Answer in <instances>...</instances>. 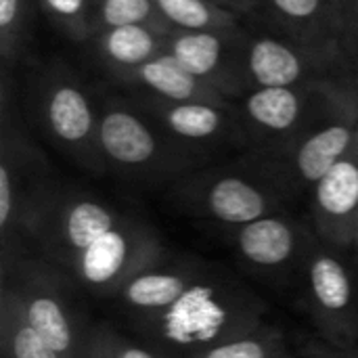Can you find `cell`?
<instances>
[{
  "mask_svg": "<svg viewBox=\"0 0 358 358\" xmlns=\"http://www.w3.org/2000/svg\"><path fill=\"white\" fill-rule=\"evenodd\" d=\"M266 323L268 304L260 296L224 268L206 264L178 302L138 329L170 358H193Z\"/></svg>",
  "mask_w": 358,
  "mask_h": 358,
  "instance_id": "cell-1",
  "label": "cell"
},
{
  "mask_svg": "<svg viewBox=\"0 0 358 358\" xmlns=\"http://www.w3.org/2000/svg\"><path fill=\"white\" fill-rule=\"evenodd\" d=\"M46 155L31 143L2 92L0 128V237L2 262L29 254L34 231L59 191Z\"/></svg>",
  "mask_w": 358,
  "mask_h": 358,
  "instance_id": "cell-2",
  "label": "cell"
},
{
  "mask_svg": "<svg viewBox=\"0 0 358 358\" xmlns=\"http://www.w3.org/2000/svg\"><path fill=\"white\" fill-rule=\"evenodd\" d=\"M99 147L107 172L151 185L176 182L208 159L170 138L138 103L120 96L101 103Z\"/></svg>",
  "mask_w": 358,
  "mask_h": 358,
  "instance_id": "cell-3",
  "label": "cell"
},
{
  "mask_svg": "<svg viewBox=\"0 0 358 358\" xmlns=\"http://www.w3.org/2000/svg\"><path fill=\"white\" fill-rule=\"evenodd\" d=\"M250 157L229 168H199L172 182L174 203L180 212L229 231L283 212L294 195L266 164Z\"/></svg>",
  "mask_w": 358,
  "mask_h": 358,
  "instance_id": "cell-4",
  "label": "cell"
},
{
  "mask_svg": "<svg viewBox=\"0 0 358 358\" xmlns=\"http://www.w3.org/2000/svg\"><path fill=\"white\" fill-rule=\"evenodd\" d=\"M2 283L8 285L34 331L61 358H80L90 325L84 323L78 296L82 289L67 273L38 256L2 262Z\"/></svg>",
  "mask_w": 358,
  "mask_h": 358,
  "instance_id": "cell-5",
  "label": "cell"
},
{
  "mask_svg": "<svg viewBox=\"0 0 358 358\" xmlns=\"http://www.w3.org/2000/svg\"><path fill=\"white\" fill-rule=\"evenodd\" d=\"M31 103L48 141L73 164L105 174L99 147L101 105L96 107L86 84L63 63H48L31 78Z\"/></svg>",
  "mask_w": 358,
  "mask_h": 358,
  "instance_id": "cell-6",
  "label": "cell"
},
{
  "mask_svg": "<svg viewBox=\"0 0 358 358\" xmlns=\"http://www.w3.org/2000/svg\"><path fill=\"white\" fill-rule=\"evenodd\" d=\"M357 76L310 86L252 88L241 96L239 120L254 153L275 157L287 151L340 96Z\"/></svg>",
  "mask_w": 358,
  "mask_h": 358,
  "instance_id": "cell-7",
  "label": "cell"
},
{
  "mask_svg": "<svg viewBox=\"0 0 358 358\" xmlns=\"http://www.w3.org/2000/svg\"><path fill=\"white\" fill-rule=\"evenodd\" d=\"M319 237L298 273L302 310L323 342L358 346V262Z\"/></svg>",
  "mask_w": 358,
  "mask_h": 358,
  "instance_id": "cell-8",
  "label": "cell"
},
{
  "mask_svg": "<svg viewBox=\"0 0 358 358\" xmlns=\"http://www.w3.org/2000/svg\"><path fill=\"white\" fill-rule=\"evenodd\" d=\"M358 143V78H355L331 107L281 155L262 157L292 195L310 189Z\"/></svg>",
  "mask_w": 358,
  "mask_h": 358,
  "instance_id": "cell-9",
  "label": "cell"
},
{
  "mask_svg": "<svg viewBox=\"0 0 358 358\" xmlns=\"http://www.w3.org/2000/svg\"><path fill=\"white\" fill-rule=\"evenodd\" d=\"M128 216V210L92 191L61 185L34 231L27 256H38L65 273L88 245Z\"/></svg>",
  "mask_w": 358,
  "mask_h": 358,
  "instance_id": "cell-10",
  "label": "cell"
},
{
  "mask_svg": "<svg viewBox=\"0 0 358 358\" xmlns=\"http://www.w3.org/2000/svg\"><path fill=\"white\" fill-rule=\"evenodd\" d=\"M166 252L168 248L157 229L130 212L126 220L88 245L65 273L82 294L115 300L134 275L157 262Z\"/></svg>",
  "mask_w": 358,
  "mask_h": 358,
  "instance_id": "cell-11",
  "label": "cell"
},
{
  "mask_svg": "<svg viewBox=\"0 0 358 358\" xmlns=\"http://www.w3.org/2000/svg\"><path fill=\"white\" fill-rule=\"evenodd\" d=\"M243 71L250 90L268 86H310L357 76L358 67L315 50L279 29L245 34Z\"/></svg>",
  "mask_w": 358,
  "mask_h": 358,
  "instance_id": "cell-12",
  "label": "cell"
},
{
  "mask_svg": "<svg viewBox=\"0 0 358 358\" xmlns=\"http://www.w3.org/2000/svg\"><path fill=\"white\" fill-rule=\"evenodd\" d=\"M229 235L241 264L266 279L298 275L317 239L313 224H306L285 210L237 227Z\"/></svg>",
  "mask_w": 358,
  "mask_h": 358,
  "instance_id": "cell-13",
  "label": "cell"
},
{
  "mask_svg": "<svg viewBox=\"0 0 358 358\" xmlns=\"http://www.w3.org/2000/svg\"><path fill=\"white\" fill-rule=\"evenodd\" d=\"M245 29L224 31H172L168 50L199 80L216 88L229 101L241 99L250 86L243 71Z\"/></svg>",
  "mask_w": 358,
  "mask_h": 358,
  "instance_id": "cell-14",
  "label": "cell"
},
{
  "mask_svg": "<svg viewBox=\"0 0 358 358\" xmlns=\"http://www.w3.org/2000/svg\"><path fill=\"white\" fill-rule=\"evenodd\" d=\"M138 105L170 138L206 157L214 147L245 141L239 113L233 105L203 101L170 103L147 96Z\"/></svg>",
  "mask_w": 358,
  "mask_h": 358,
  "instance_id": "cell-15",
  "label": "cell"
},
{
  "mask_svg": "<svg viewBox=\"0 0 358 358\" xmlns=\"http://www.w3.org/2000/svg\"><path fill=\"white\" fill-rule=\"evenodd\" d=\"M358 220V143L310 189V224L317 237L352 252Z\"/></svg>",
  "mask_w": 358,
  "mask_h": 358,
  "instance_id": "cell-16",
  "label": "cell"
},
{
  "mask_svg": "<svg viewBox=\"0 0 358 358\" xmlns=\"http://www.w3.org/2000/svg\"><path fill=\"white\" fill-rule=\"evenodd\" d=\"M206 264L208 262L195 256L174 254L168 250L157 262L134 275L115 300L126 306L130 315H134L136 323L149 321L178 302L203 273Z\"/></svg>",
  "mask_w": 358,
  "mask_h": 358,
  "instance_id": "cell-17",
  "label": "cell"
},
{
  "mask_svg": "<svg viewBox=\"0 0 358 358\" xmlns=\"http://www.w3.org/2000/svg\"><path fill=\"white\" fill-rule=\"evenodd\" d=\"M275 29L289 38L344 59L358 67V57L336 13L325 0H260Z\"/></svg>",
  "mask_w": 358,
  "mask_h": 358,
  "instance_id": "cell-18",
  "label": "cell"
},
{
  "mask_svg": "<svg viewBox=\"0 0 358 358\" xmlns=\"http://www.w3.org/2000/svg\"><path fill=\"white\" fill-rule=\"evenodd\" d=\"M117 82L141 88L147 99L170 101V103L203 101V103L233 105V101L222 96L216 88L193 76L170 50L157 55L155 59L147 61L136 71L124 76Z\"/></svg>",
  "mask_w": 358,
  "mask_h": 358,
  "instance_id": "cell-19",
  "label": "cell"
},
{
  "mask_svg": "<svg viewBox=\"0 0 358 358\" xmlns=\"http://www.w3.org/2000/svg\"><path fill=\"white\" fill-rule=\"evenodd\" d=\"M172 31L155 25H122L92 36V46L103 67L117 82L147 61L168 50Z\"/></svg>",
  "mask_w": 358,
  "mask_h": 358,
  "instance_id": "cell-20",
  "label": "cell"
},
{
  "mask_svg": "<svg viewBox=\"0 0 358 358\" xmlns=\"http://www.w3.org/2000/svg\"><path fill=\"white\" fill-rule=\"evenodd\" d=\"M0 348L2 358H61L27 323L17 294L0 287Z\"/></svg>",
  "mask_w": 358,
  "mask_h": 358,
  "instance_id": "cell-21",
  "label": "cell"
},
{
  "mask_svg": "<svg viewBox=\"0 0 358 358\" xmlns=\"http://www.w3.org/2000/svg\"><path fill=\"white\" fill-rule=\"evenodd\" d=\"M193 358H304V346H296L281 327L266 323Z\"/></svg>",
  "mask_w": 358,
  "mask_h": 358,
  "instance_id": "cell-22",
  "label": "cell"
},
{
  "mask_svg": "<svg viewBox=\"0 0 358 358\" xmlns=\"http://www.w3.org/2000/svg\"><path fill=\"white\" fill-rule=\"evenodd\" d=\"M164 21L176 31H206V29H241L235 10L216 0H155Z\"/></svg>",
  "mask_w": 358,
  "mask_h": 358,
  "instance_id": "cell-23",
  "label": "cell"
},
{
  "mask_svg": "<svg viewBox=\"0 0 358 358\" xmlns=\"http://www.w3.org/2000/svg\"><path fill=\"white\" fill-rule=\"evenodd\" d=\"M92 25L94 34L122 25H155L174 31L159 15L155 0H94Z\"/></svg>",
  "mask_w": 358,
  "mask_h": 358,
  "instance_id": "cell-24",
  "label": "cell"
},
{
  "mask_svg": "<svg viewBox=\"0 0 358 358\" xmlns=\"http://www.w3.org/2000/svg\"><path fill=\"white\" fill-rule=\"evenodd\" d=\"M27 21H29V2L27 0H0L2 73H8L10 67H15L25 52Z\"/></svg>",
  "mask_w": 358,
  "mask_h": 358,
  "instance_id": "cell-25",
  "label": "cell"
},
{
  "mask_svg": "<svg viewBox=\"0 0 358 358\" xmlns=\"http://www.w3.org/2000/svg\"><path fill=\"white\" fill-rule=\"evenodd\" d=\"M48 19L71 40H92V0H38Z\"/></svg>",
  "mask_w": 358,
  "mask_h": 358,
  "instance_id": "cell-26",
  "label": "cell"
},
{
  "mask_svg": "<svg viewBox=\"0 0 358 358\" xmlns=\"http://www.w3.org/2000/svg\"><path fill=\"white\" fill-rule=\"evenodd\" d=\"M96 331L111 358H170L147 340H134L105 323H96Z\"/></svg>",
  "mask_w": 358,
  "mask_h": 358,
  "instance_id": "cell-27",
  "label": "cell"
},
{
  "mask_svg": "<svg viewBox=\"0 0 358 358\" xmlns=\"http://www.w3.org/2000/svg\"><path fill=\"white\" fill-rule=\"evenodd\" d=\"M325 2L340 19L358 57V0H325Z\"/></svg>",
  "mask_w": 358,
  "mask_h": 358,
  "instance_id": "cell-28",
  "label": "cell"
},
{
  "mask_svg": "<svg viewBox=\"0 0 358 358\" xmlns=\"http://www.w3.org/2000/svg\"><path fill=\"white\" fill-rule=\"evenodd\" d=\"M304 358H358V346L340 348L321 340L319 344H304Z\"/></svg>",
  "mask_w": 358,
  "mask_h": 358,
  "instance_id": "cell-29",
  "label": "cell"
},
{
  "mask_svg": "<svg viewBox=\"0 0 358 358\" xmlns=\"http://www.w3.org/2000/svg\"><path fill=\"white\" fill-rule=\"evenodd\" d=\"M80 358H111L109 352H107V348H105V344L99 338L96 325H90L86 342H84V348L80 352Z\"/></svg>",
  "mask_w": 358,
  "mask_h": 358,
  "instance_id": "cell-30",
  "label": "cell"
},
{
  "mask_svg": "<svg viewBox=\"0 0 358 358\" xmlns=\"http://www.w3.org/2000/svg\"><path fill=\"white\" fill-rule=\"evenodd\" d=\"M216 2L222 4V6H227V8H231V10H235L241 17L252 15L258 6H262L260 0H216Z\"/></svg>",
  "mask_w": 358,
  "mask_h": 358,
  "instance_id": "cell-31",
  "label": "cell"
},
{
  "mask_svg": "<svg viewBox=\"0 0 358 358\" xmlns=\"http://www.w3.org/2000/svg\"><path fill=\"white\" fill-rule=\"evenodd\" d=\"M352 252H357L358 254V220H357V231H355V248H352Z\"/></svg>",
  "mask_w": 358,
  "mask_h": 358,
  "instance_id": "cell-32",
  "label": "cell"
},
{
  "mask_svg": "<svg viewBox=\"0 0 358 358\" xmlns=\"http://www.w3.org/2000/svg\"><path fill=\"white\" fill-rule=\"evenodd\" d=\"M92 2H94V0H92Z\"/></svg>",
  "mask_w": 358,
  "mask_h": 358,
  "instance_id": "cell-33",
  "label": "cell"
}]
</instances>
